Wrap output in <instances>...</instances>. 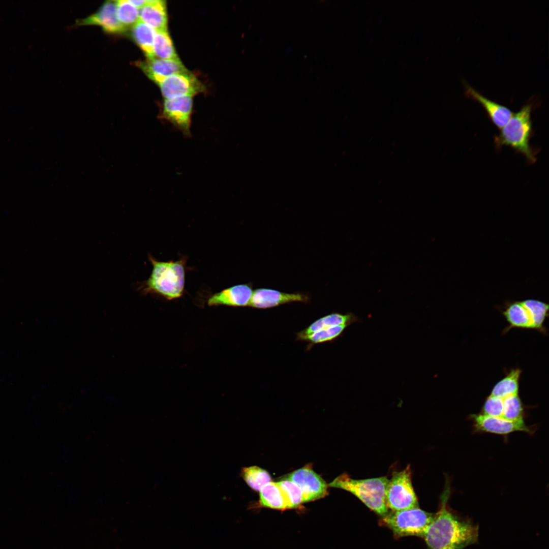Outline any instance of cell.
Wrapping results in <instances>:
<instances>
[{
    "mask_svg": "<svg viewBox=\"0 0 549 549\" xmlns=\"http://www.w3.org/2000/svg\"><path fill=\"white\" fill-rule=\"evenodd\" d=\"M465 96L477 102L485 110L489 118L499 129H502L509 121L513 112L508 107L494 101L464 82Z\"/></svg>",
    "mask_w": 549,
    "mask_h": 549,
    "instance_id": "obj_12",
    "label": "cell"
},
{
    "mask_svg": "<svg viewBox=\"0 0 549 549\" xmlns=\"http://www.w3.org/2000/svg\"><path fill=\"white\" fill-rule=\"evenodd\" d=\"M360 321L361 319L352 313L345 314L332 313L316 320L306 328L298 332L296 340L302 341L307 336L325 328L340 325L350 326Z\"/></svg>",
    "mask_w": 549,
    "mask_h": 549,
    "instance_id": "obj_17",
    "label": "cell"
},
{
    "mask_svg": "<svg viewBox=\"0 0 549 549\" xmlns=\"http://www.w3.org/2000/svg\"><path fill=\"white\" fill-rule=\"evenodd\" d=\"M156 33V29L140 20L132 27V37L147 58L155 57L153 45Z\"/></svg>",
    "mask_w": 549,
    "mask_h": 549,
    "instance_id": "obj_20",
    "label": "cell"
},
{
    "mask_svg": "<svg viewBox=\"0 0 549 549\" xmlns=\"http://www.w3.org/2000/svg\"><path fill=\"white\" fill-rule=\"evenodd\" d=\"M152 265L149 278L139 285L144 294L153 293L168 300L180 297L183 294L185 282V263L181 258L177 261H159L148 256Z\"/></svg>",
    "mask_w": 549,
    "mask_h": 549,
    "instance_id": "obj_3",
    "label": "cell"
},
{
    "mask_svg": "<svg viewBox=\"0 0 549 549\" xmlns=\"http://www.w3.org/2000/svg\"><path fill=\"white\" fill-rule=\"evenodd\" d=\"M192 97L165 99L159 117L171 124L186 137L191 136Z\"/></svg>",
    "mask_w": 549,
    "mask_h": 549,
    "instance_id": "obj_7",
    "label": "cell"
},
{
    "mask_svg": "<svg viewBox=\"0 0 549 549\" xmlns=\"http://www.w3.org/2000/svg\"><path fill=\"white\" fill-rule=\"evenodd\" d=\"M288 477L301 490L303 502L321 499L327 494L328 485L310 464L292 472Z\"/></svg>",
    "mask_w": 549,
    "mask_h": 549,
    "instance_id": "obj_8",
    "label": "cell"
},
{
    "mask_svg": "<svg viewBox=\"0 0 549 549\" xmlns=\"http://www.w3.org/2000/svg\"><path fill=\"white\" fill-rule=\"evenodd\" d=\"M138 65L147 76L157 84L169 76L189 72L179 58L171 59L156 57L147 58L145 61L139 63Z\"/></svg>",
    "mask_w": 549,
    "mask_h": 549,
    "instance_id": "obj_13",
    "label": "cell"
},
{
    "mask_svg": "<svg viewBox=\"0 0 549 549\" xmlns=\"http://www.w3.org/2000/svg\"><path fill=\"white\" fill-rule=\"evenodd\" d=\"M148 0L129 1L130 3L138 9H141L147 3Z\"/></svg>",
    "mask_w": 549,
    "mask_h": 549,
    "instance_id": "obj_30",
    "label": "cell"
},
{
    "mask_svg": "<svg viewBox=\"0 0 549 549\" xmlns=\"http://www.w3.org/2000/svg\"><path fill=\"white\" fill-rule=\"evenodd\" d=\"M348 326L340 325L325 328L307 336L302 341L309 343L308 349L315 344L332 342L340 337Z\"/></svg>",
    "mask_w": 549,
    "mask_h": 549,
    "instance_id": "obj_25",
    "label": "cell"
},
{
    "mask_svg": "<svg viewBox=\"0 0 549 549\" xmlns=\"http://www.w3.org/2000/svg\"><path fill=\"white\" fill-rule=\"evenodd\" d=\"M241 475L247 484L257 491H260L265 484L271 481L268 472L256 466L242 468Z\"/></svg>",
    "mask_w": 549,
    "mask_h": 549,
    "instance_id": "obj_23",
    "label": "cell"
},
{
    "mask_svg": "<svg viewBox=\"0 0 549 549\" xmlns=\"http://www.w3.org/2000/svg\"><path fill=\"white\" fill-rule=\"evenodd\" d=\"M521 371L513 369L493 387L490 395L503 399L507 396L518 394L519 380Z\"/></svg>",
    "mask_w": 549,
    "mask_h": 549,
    "instance_id": "obj_21",
    "label": "cell"
},
{
    "mask_svg": "<svg viewBox=\"0 0 549 549\" xmlns=\"http://www.w3.org/2000/svg\"><path fill=\"white\" fill-rule=\"evenodd\" d=\"M78 24L99 25L109 33H121L126 30L117 17L116 1L105 2L96 13L79 20Z\"/></svg>",
    "mask_w": 549,
    "mask_h": 549,
    "instance_id": "obj_14",
    "label": "cell"
},
{
    "mask_svg": "<svg viewBox=\"0 0 549 549\" xmlns=\"http://www.w3.org/2000/svg\"><path fill=\"white\" fill-rule=\"evenodd\" d=\"M470 419L473 423L475 431L477 432L499 435H506L514 432H525L529 434L532 432L524 419L509 420L482 414L470 415Z\"/></svg>",
    "mask_w": 549,
    "mask_h": 549,
    "instance_id": "obj_10",
    "label": "cell"
},
{
    "mask_svg": "<svg viewBox=\"0 0 549 549\" xmlns=\"http://www.w3.org/2000/svg\"><path fill=\"white\" fill-rule=\"evenodd\" d=\"M259 492L262 506L279 510L289 508L287 500L277 482H268Z\"/></svg>",
    "mask_w": 549,
    "mask_h": 549,
    "instance_id": "obj_19",
    "label": "cell"
},
{
    "mask_svg": "<svg viewBox=\"0 0 549 549\" xmlns=\"http://www.w3.org/2000/svg\"><path fill=\"white\" fill-rule=\"evenodd\" d=\"M411 477L409 465L404 470L393 473L389 480L385 494V502L388 509L396 511L418 507Z\"/></svg>",
    "mask_w": 549,
    "mask_h": 549,
    "instance_id": "obj_6",
    "label": "cell"
},
{
    "mask_svg": "<svg viewBox=\"0 0 549 549\" xmlns=\"http://www.w3.org/2000/svg\"><path fill=\"white\" fill-rule=\"evenodd\" d=\"M503 409L502 418L509 420L524 419V409L518 394L503 399Z\"/></svg>",
    "mask_w": 549,
    "mask_h": 549,
    "instance_id": "obj_27",
    "label": "cell"
},
{
    "mask_svg": "<svg viewBox=\"0 0 549 549\" xmlns=\"http://www.w3.org/2000/svg\"><path fill=\"white\" fill-rule=\"evenodd\" d=\"M537 102L534 98H531L513 113L500 132L495 135L494 142L497 150L503 146L509 147L524 156L529 164L536 161L538 150L532 147L530 141L533 135L531 115Z\"/></svg>",
    "mask_w": 549,
    "mask_h": 549,
    "instance_id": "obj_2",
    "label": "cell"
},
{
    "mask_svg": "<svg viewBox=\"0 0 549 549\" xmlns=\"http://www.w3.org/2000/svg\"><path fill=\"white\" fill-rule=\"evenodd\" d=\"M388 482L389 479L386 476L355 479L344 473L337 477L328 486L351 493L368 508L383 517L389 512L385 502Z\"/></svg>",
    "mask_w": 549,
    "mask_h": 549,
    "instance_id": "obj_4",
    "label": "cell"
},
{
    "mask_svg": "<svg viewBox=\"0 0 549 549\" xmlns=\"http://www.w3.org/2000/svg\"><path fill=\"white\" fill-rule=\"evenodd\" d=\"M153 52L155 57L158 58L171 59L178 58L167 30H156Z\"/></svg>",
    "mask_w": 549,
    "mask_h": 549,
    "instance_id": "obj_22",
    "label": "cell"
},
{
    "mask_svg": "<svg viewBox=\"0 0 549 549\" xmlns=\"http://www.w3.org/2000/svg\"><path fill=\"white\" fill-rule=\"evenodd\" d=\"M141 21L156 30H167L166 3L163 0H148L139 11Z\"/></svg>",
    "mask_w": 549,
    "mask_h": 549,
    "instance_id": "obj_16",
    "label": "cell"
},
{
    "mask_svg": "<svg viewBox=\"0 0 549 549\" xmlns=\"http://www.w3.org/2000/svg\"><path fill=\"white\" fill-rule=\"evenodd\" d=\"M446 482L440 508L434 513L422 537L429 549H464L477 542L478 526L449 508L451 487L448 479Z\"/></svg>",
    "mask_w": 549,
    "mask_h": 549,
    "instance_id": "obj_1",
    "label": "cell"
},
{
    "mask_svg": "<svg viewBox=\"0 0 549 549\" xmlns=\"http://www.w3.org/2000/svg\"><path fill=\"white\" fill-rule=\"evenodd\" d=\"M116 15L118 21L126 29L140 20L139 9L128 0L116 1Z\"/></svg>",
    "mask_w": 549,
    "mask_h": 549,
    "instance_id": "obj_24",
    "label": "cell"
},
{
    "mask_svg": "<svg viewBox=\"0 0 549 549\" xmlns=\"http://www.w3.org/2000/svg\"><path fill=\"white\" fill-rule=\"evenodd\" d=\"M434 513L418 507L391 511L382 517L381 524L390 529L395 536L422 537Z\"/></svg>",
    "mask_w": 549,
    "mask_h": 549,
    "instance_id": "obj_5",
    "label": "cell"
},
{
    "mask_svg": "<svg viewBox=\"0 0 549 549\" xmlns=\"http://www.w3.org/2000/svg\"><path fill=\"white\" fill-rule=\"evenodd\" d=\"M503 314L510 327L534 329L531 316L522 301L509 303Z\"/></svg>",
    "mask_w": 549,
    "mask_h": 549,
    "instance_id": "obj_18",
    "label": "cell"
},
{
    "mask_svg": "<svg viewBox=\"0 0 549 549\" xmlns=\"http://www.w3.org/2000/svg\"><path fill=\"white\" fill-rule=\"evenodd\" d=\"M287 500L289 508H296L302 503V495L299 486L287 479L277 482Z\"/></svg>",
    "mask_w": 549,
    "mask_h": 549,
    "instance_id": "obj_28",
    "label": "cell"
},
{
    "mask_svg": "<svg viewBox=\"0 0 549 549\" xmlns=\"http://www.w3.org/2000/svg\"><path fill=\"white\" fill-rule=\"evenodd\" d=\"M157 84L165 99L184 96L192 97L204 90V86L189 72L169 76Z\"/></svg>",
    "mask_w": 549,
    "mask_h": 549,
    "instance_id": "obj_9",
    "label": "cell"
},
{
    "mask_svg": "<svg viewBox=\"0 0 549 549\" xmlns=\"http://www.w3.org/2000/svg\"><path fill=\"white\" fill-rule=\"evenodd\" d=\"M503 409V399L490 395L485 400L482 409V414L502 417Z\"/></svg>",
    "mask_w": 549,
    "mask_h": 549,
    "instance_id": "obj_29",
    "label": "cell"
},
{
    "mask_svg": "<svg viewBox=\"0 0 549 549\" xmlns=\"http://www.w3.org/2000/svg\"><path fill=\"white\" fill-rule=\"evenodd\" d=\"M310 299L309 295L304 293H286L261 288L253 291L249 306L266 309L294 302L308 303Z\"/></svg>",
    "mask_w": 549,
    "mask_h": 549,
    "instance_id": "obj_11",
    "label": "cell"
},
{
    "mask_svg": "<svg viewBox=\"0 0 549 549\" xmlns=\"http://www.w3.org/2000/svg\"><path fill=\"white\" fill-rule=\"evenodd\" d=\"M528 310L534 325V329L542 330L543 322L548 315V304L534 299L522 301Z\"/></svg>",
    "mask_w": 549,
    "mask_h": 549,
    "instance_id": "obj_26",
    "label": "cell"
},
{
    "mask_svg": "<svg viewBox=\"0 0 549 549\" xmlns=\"http://www.w3.org/2000/svg\"><path fill=\"white\" fill-rule=\"evenodd\" d=\"M253 292L251 284L235 285L212 295L208 298L207 304L210 306H249Z\"/></svg>",
    "mask_w": 549,
    "mask_h": 549,
    "instance_id": "obj_15",
    "label": "cell"
}]
</instances>
